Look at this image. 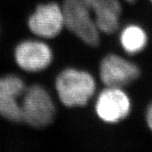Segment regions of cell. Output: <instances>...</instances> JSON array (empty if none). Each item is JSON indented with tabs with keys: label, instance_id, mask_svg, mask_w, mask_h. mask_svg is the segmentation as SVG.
<instances>
[{
	"label": "cell",
	"instance_id": "277c9868",
	"mask_svg": "<svg viewBox=\"0 0 152 152\" xmlns=\"http://www.w3.org/2000/svg\"><path fill=\"white\" fill-rule=\"evenodd\" d=\"M27 25L38 37L52 39L58 37L64 27L62 6L54 2L39 4L28 18Z\"/></svg>",
	"mask_w": 152,
	"mask_h": 152
},
{
	"label": "cell",
	"instance_id": "8fae6325",
	"mask_svg": "<svg viewBox=\"0 0 152 152\" xmlns=\"http://www.w3.org/2000/svg\"><path fill=\"white\" fill-rule=\"evenodd\" d=\"M146 121L149 127L152 130V103L150 105V107L147 109L146 113Z\"/></svg>",
	"mask_w": 152,
	"mask_h": 152
},
{
	"label": "cell",
	"instance_id": "52a82bcc",
	"mask_svg": "<svg viewBox=\"0 0 152 152\" xmlns=\"http://www.w3.org/2000/svg\"><path fill=\"white\" fill-rule=\"evenodd\" d=\"M130 100L120 87L107 86L99 94L95 108L98 117L106 123H118L130 111Z\"/></svg>",
	"mask_w": 152,
	"mask_h": 152
},
{
	"label": "cell",
	"instance_id": "8992f818",
	"mask_svg": "<svg viewBox=\"0 0 152 152\" xmlns=\"http://www.w3.org/2000/svg\"><path fill=\"white\" fill-rule=\"evenodd\" d=\"M26 85L16 75L0 77V117L13 123L22 122L21 100Z\"/></svg>",
	"mask_w": 152,
	"mask_h": 152
},
{
	"label": "cell",
	"instance_id": "6da1fadb",
	"mask_svg": "<svg viewBox=\"0 0 152 152\" xmlns=\"http://www.w3.org/2000/svg\"><path fill=\"white\" fill-rule=\"evenodd\" d=\"M96 80L87 71L68 68L60 72L55 89L61 103L67 107L86 106L96 92Z\"/></svg>",
	"mask_w": 152,
	"mask_h": 152
},
{
	"label": "cell",
	"instance_id": "3957f363",
	"mask_svg": "<svg viewBox=\"0 0 152 152\" xmlns=\"http://www.w3.org/2000/svg\"><path fill=\"white\" fill-rule=\"evenodd\" d=\"M61 6L64 27L85 44L99 45L100 31L86 3L83 0H64Z\"/></svg>",
	"mask_w": 152,
	"mask_h": 152
},
{
	"label": "cell",
	"instance_id": "4fadbf2b",
	"mask_svg": "<svg viewBox=\"0 0 152 152\" xmlns=\"http://www.w3.org/2000/svg\"><path fill=\"white\" fill-rule=\"evenodd\" d=\"M151 3H152V0H151Z\"/></svg>",
	"mask_w": 152,
	"mask_h": 152
},
{
	"label": "cell",
	"instance_id": "ba28073f",
	"mask_svg": "<svg viewBox=\"0 0 152 152\" xmlns=\"http://www.w3.org/2000/svg\"><path fill=\"white\" fill-rule=\"evenodd\" d=\"M139 68L130 61L116 54L104 57L100 64V77L105 86L121 87L138 78Z\"/></svg>",
	"mask_w": 152,
	"mask_h": 152
},
{
	"label": "cell",
	"instance_id": "7a4b0ae2",
	"mask_svg": "<svg viewBox=\"0 0 152 152\" xmlns=\"http://www.w3.org/2000/svg\"><path fill=\"white\" fill-rule=\"evenodd\" d=\"M56 116L55 103L48 91L39 84L26 87L22 96V121L35 129H44Z\"/></svg>",
	"mask_w": 152,
	"mask_h": 152
},
{
	"label": "cell",
	"instance_id": "7c38bea8",
	"mask_svg": "<svg viewBox=\"0 0 152 152\" xmlns=\"http://www.w3.org/2000/svg\"><path fill=\"white\" fill-rule=\"evenodd\" d=\"M126 2H129V3H133V2H134L135 0H124Z\"/></svg>",
	"mask_w": 152,
	"mask_h": 152
},
{
	"label": "cell",
	"instance_id": "9c48e42d",
	"mask_svg": "<svg viewBox=\"0 0 152 152\" xmlns=\"http://www.w3.org/2000/svg\"><path fill=\"white\" fill-rule=\"evenodd\" d=\"M92 14L100 32L112 34L119 26L122 7L118 0H83Z\"/></svg>",
	"mask_w": 152,
	"mask_h": 152
},
{
	"label": "cell",
	"instance_id": "30bf717a",
	"mask_svg": "<svg viewBox=\"0 0 152 152\" xmlns=\"http://www.w3.org/2000/svg\"><path fill=\"white\" fill-rule=\"evenodd\" d=\"M120 42L123 48L128 53H138L145 48L146 45V34L139 26L130 25L122 31L120 35Z\"/></svg>",
	"mask_w": 152,
	"mask_h": 152
},
{
	"label": "cell",
	"instance_id": "5b68a950",
	"mask_svg": "<svg viewBox=\"0 0 152 152\" xmlns=\"http://www.w3.org/2000/svg\"><path fill=\"white\" fill-rule=\"evenodd\" d=\"M14 56L17 65L29 73L46 69L53 59L52 48L39 40H26L20 42L15 49Z\"/></svg>",
	"mask_w": 152,
	"mask_h": 152
}]
</instances>
